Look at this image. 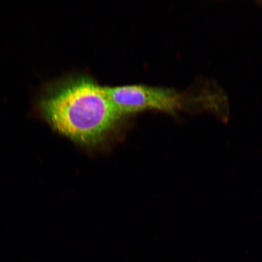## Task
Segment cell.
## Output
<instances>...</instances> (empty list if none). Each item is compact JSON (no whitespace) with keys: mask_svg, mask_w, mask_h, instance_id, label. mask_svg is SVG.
<instances>
[{"mask_svg":"<svg viewBox=\"0 0 262 262\" xmlns=\"http://www.w3.org/2000/svg\"><path fill=\"white\" fill-rule=\"evenodd\" d=\"M111 102L121 115L156 110L174 114L185 107V96L168 88L133 84L106 87Z\"/></svg>","mask_w":262,"mask_h":262,"instance_id":"2","label":"cell"},{"mask_svg":"<svg viewBox=\"0 0 262 262\" xmlns=\"http://www.w3.org/2000/svg\"><path fill=\"white\" fill-rule=\"evenodd\" d=\"M39 106L55 130L88 146L102 142L123 117L111 102L106 87L83 75L59 84L41 98Z\"/></svg>","mask_w":262,"mask_h":262,"instance_id":"1","label":"cell"},{"mask_svg":"<svg viewBox=\"0 0 262 262\" xmlns=\"http://www.w3.org/2000/svg\"><path fill=\"white\" fill-rule=\"evenodd\" d=\"M189 104L208 111L224 122L228 120L229 103L227 94L214 80H206L201 93L194 97H186V106Z\"/></svg>","mask_w":262,"mask_h":262,"instance_id":"3","label":"cell"}]
</instances>
